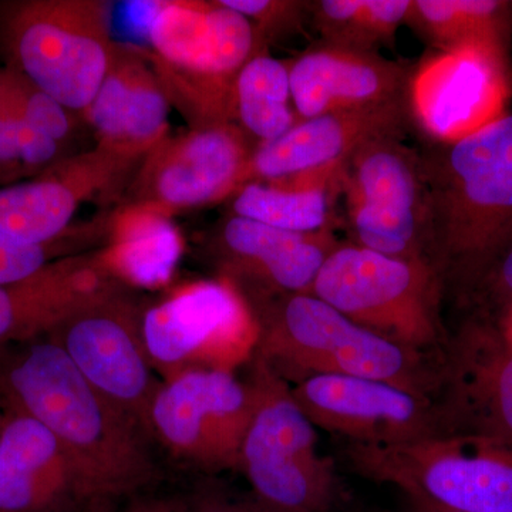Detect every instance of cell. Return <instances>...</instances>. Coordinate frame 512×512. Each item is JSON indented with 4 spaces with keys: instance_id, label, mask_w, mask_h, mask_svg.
Returning a JSON list of instances; mask_svg holds the SVG:
<instances>
[{
    "instance_id": "cell-1",
    "label": "cell",
    "mask_w": 512,
    "mask_h": 512,
    "mask_svg": "<svg viewBox=\"0 0 512 512\" xmlns=\"http://www.w3.org/2000/svg\"><path fill=\"white\" fill-rule=\"evenodd\" d=\"M0 406L56 437L96 512H114L156 478L147 431L104 399L52 339L0 348Z\"/></svg>"
},
{
    "instance_id": "cell-2",
    "label": "cell",
    "mask_w": 512,
    "mask_h": 512,
    "mask_svg": "<svg viewBox=\"0 0 512 512\" xmlns=\"http://www.w3.org/2000/svg\"><path fill=\"white\" fill-rule=\"evenodd\" d=\"M419 160L427 258L461 303L512 237V113Z\"/></svg>"
},
{
    "instance_id": "cell-3",
    "label": "cell",
    "mask_w": 512,
    "mask_h": 512,
    "mask_svg": "<svg viewBox=\"0 0 512 512\" xmlns=\"http://www.w3.org/2000/svg\"><path fill=\"white\" fill-rule=\"evenodd\" d=\"M256 318L259 340L254 356L284 380L366 377L439 397L443 352L431 355L380 338L309 293L282 296Z\"/></svg>"
},
{
    "instance_id": "cell-4",
    "label": "cell",
    "mask_w": 512,
    "mask_h": 512,
    "mask_svg": "<svg viewBox=\"0 0 512 512\" xmlns=\"http://www.w3.org/2000/svg\"><path fill=\"white\" fill-rule=\"evenodd\" d=\"M444 293L429 264L349 242L330 252L309 295L380 338L421 352H443L450 336L441 319Z\"/></svg>"
},
{
    "instance_id": "cell-5",
    "label": "cell",
    "mask_w": 512,
    "mask_h": 512,
    "mask_svg": "<svg viewBox=\"0 0 512 512\" xmlns=\"http://www.w3.org/2000/svg\"><path fill=\"white\" fill-rule=\"evenodd\" d=\"M8 67L67 110H86L106 79L116 47L99 2L28 0L0 15Z\"/></svg>"
},
{
    "instance_id": "cell-6",
    "label": "cell",
    "mask_w": 512,
    "mask_h": 512,
    "mask_svg": "<svg viewBox=\"0 0 512 512\" xmlns=\"http://www.w3.org/2000/svg\"><path fill=\"white\" fill-rule=\"evenodd\" d=\"M255 409L239 468L252 494L279 512H332L340 487L332 460L319 456L316 427L296 403L292 387L252 357Z\"/></svg>"
},
{
    "instance_id": "cell-7",
    "label": "cell",
    "mask_w": 512,
    "mask_h": 512,
    "mask_svg": "<svg viewBox=\"0 0 512 512\" xmlns=\"http://www.w3.org/2000/svg\"><path fill=\"white\" fill-rule=\"evenodd\" d=\"M360 476L451 512H512V446L443 436L399 446L348 444Z\"/></svg>"
},
{
    "instance_id": "cell-8",
    "label": "cell",
    "mask_w": 512,
    "mask_h": 512,
    "mask_svg": "<svg viewBox=\"0 0 512 512\" xmlns=\"http://www.w3.org/2000/svg\"><path fill=\"white\" fill-rule=\"evenodd\" d=\"M148 357L165 382L195 369L232 370L254 357L259 323L231 279L194 282L141 315Z\"/></svg>"
},
{
    "instance_id": "cell-9",
    "label": "cell",
    "mask_w": 512,
    "mask_h": 512,
    "mask_svg": "<svg viewBox=\"0 0 512 512\" xmlns=\"http://www.w3.org/2000/svg\"><path fill=\"white\" fill-rule=\"evenodd\" d=\"M340 195L352 244L430 265L419 151L400 138L363 147L343 168Z\"/></svg>"
},
{
    "instance_id": "cell-10",
    "label": "cell",
    "mask_w": 512,
    "mask_h": 512,
    "mask_svg": "<svg viewBox=\"0 0 512 512\" xmlns=\"http://www.w3.org/2000/svg\"><path fill=\"white\" fill-rule=\"evenodd\" d=\"M512 99L510 49L471 43L434 52L412 69L410 119L430 143H456L507 116Z\"/></svg>"
},
{
    "instance_id": "cell-11",
    "label": "cell",
    "mask_w": 512,
    "mask_h": 512,
    "mask_svg": "<svg viewBox=\"0 0 512 512\" xmlns=\"http://www.w3.org/2000/svg\"><path fill=\"white\" fill-rule=\"evenodd\" d=\"M254 409L251 380L239 382L232 370H188L161 384L148 427L174 454L204 470H238Z\"/></svg>"
},
{
    "instance_id": "cell-12",
    "label": "cell",
    "mask_w": 512,
    "mask_h": 512,
    "mask_svg": "<svg viewBox=\"0 0 512 512\" xmlns=\"http://www.w3.org/2000/svg\"><path fill=\"white\" fill-rule=\"evenodd\" d=\"M47 338L94 389L150 434L148 414L161 384L148 357L141 315L119 291L77 309Z\"/></svg>"
},
{
    "instance_id": "cell-13",
    "label": "cell",
    "mask_w": 512,
    "mask_h": 512,
    "mask_svg": "<svg viewBox=\"0 0 512 512\" xmlns=\"http://www.w3.org/2000/svg\"><path fill=\"white\" fill-rule=\"evenodd\" d=\"M313 426L359 446H399L447 436L439 399L383 380L312 376L292 387Z\"/></svg>"
},
{
    "instance_id": "cell-14",
    "label": "cell",
    "mask_w": 512,
    "mask_h": 512,
    "mask_svg": "<svg viewBox=\"0 0 512 512\" xmlns=\"http://www.w3.org/2000/svg\"><path fill=\"white\" fill-rule=\"evenodd\" d=\"M447 436L512 446V340L468 315L443 352L439 397Z\"/></svg>"
},
{
    "instance_id": "cell-15",
    "label": "cell",
    "mask_w": 512,
    "mask_h": 512,
    "mask_svg": "<svg viewBox=\"0 0 512 512\" xmlns=\"http://www.w3.org/2000/svg\"><path fill=\"white\" fill-rule=\"evenodd\" d=\"M410 121L407 104L342 111L299 121L284 136L256 148L245 184L311 174H342L350 158L363 147L387 138L403 140Z\"/></svg>"
},
{
    "instance_id": "cell-16",
    "label": "cell",
    "mask_w": 512,
    "mask_h": 512,
    "mask_svg": "<svg viewBox=\"0 0 512 512\" xmlns=\"http://www.w3.org/2000/svg\"><path fill=\"white\" fill-rule=\"evenodd\" d=\"M412 69L379 53L320 45L289 64L293 109L303 121L407 104Z\"/></svg>"
},
{
    "instance_id": "cell-17",
    "label": "cell",
    "mask_w": 512,
    "mask_h": 512,
    "mask_svg": "<svg viewBox=\"0 0 512 512\" xmlns=\"http://www.w3.org/2000/svg\"><path fill=\"white\" fill-rule=\"evenodd\" d=\"M247 141L231 123L205 124L160 148L147 167V204L161 210L200 207L245 184Z\"/></svg>"
},
{
    "instance_id": "cell-18",
    "label": "cell",
    "mask_w": 512,
    "mask_h": 512,
    "mask_svg": "<svg viewBox=\"0 0 512 512\" xmlns=\"http://www.w3.org/2000/svg\"><path fill=\"white\" fill-rule=\"evenodd\" d=\"M2 409L0 512H96L56 437L28 414Z\"/></svg>"
},
{
    "instance_id": "cell-19",
    "label": "cell",
    "mask_w": 512,
    "mask_h": 512,
    "mask_svg": "<svg viewBox=\"0 0 512 512\" xmlns=\"http://www.w3.org/2000/svg\"><path fill=\"white\" fill-rule=\"evenodd\" d=\"M100 258L53 261L0 286V348L47 338L77 309L117 291Z\"/></svg>"
},
{
    "instance_id": "cell-20",
    "label": "cell",
    "mask_w": 512,
    "mask_h": 512,
    "mask_svg": "<svg viewBox=\"0 0 512 512\" xmlns=\"http://www.w3.org/2000/svg\"><path fill=\"white\" fill-rule=\"evenodd\" d=\"M84 113L104 150L127 156L157 146L167 130L170 104L143 60L116 49L106 79Z\"/></svg>"
},
{
    "instance_id": "cell-21",
    "label": "cell",
    "mask_w": 512,
    "mask_h": 512,
    "mask_svg": "<svg viewBox=\"0 0 512 512\" xmlns=\"http://www.w3.org/2000/svg\"><path fill=\"white\" fill-rule=\"evenodd\" d=\"M340 242L332 229L299 234L234 217L222 231L229 268L285 295L311 293L320 268Z\"/></svg>"
},
{
    "instance_id": "cell-22",
    "label": "cell",
    "mask_w": 512,
    "mask_h": 512,
    "mask_svg": "<svg viewBox=\"0 0 512 512\" xmlns=\"http://www.w3.org/2000/svg\"><path fill=\"white\" fill-rule=\"evenodd\" d=\"M183 249V237L167 211L144 202L119 215L100 259L116 281L156 289L173 278Z\"/></svg>"
},
{
    "instance_id": "cell-23",
    "label": "cell",
    "mask_w": 512,
    "mask_h": 512,
    "mask_svg": "<svg viewBox=\"0 0 512 512\" xmlns=\"http://www.w3.org/2000/svg\"><path fill=\"white\" fill-rule=\"evenodd\" d=\"M79 188L76 164H55L33 180L0 187V235L30 245L56 242L82 200Z\"/></svg>"
},
{
    "instance_id": "cell-24",
    "label": "cell",
    "mask_w": 512,
    "mask_h": 512,
    "mask_svg": "<svg viewBox=\"0 0 512 512\" xmlns=\"http://www.w3.org/2000/svg\"><path fill=\"white\" fill-rule=\"evenodd\" d=\"M342 174H311L282 181H251L234 200L237 217L284 231L313 234L330 229Z\"/></svg>"
},
{
    "instance_id": "cell-25",
    "label": "cell",
    "mask_w": 512,
    "mask_h": 512,
    "mask_svg": "<svg viewBox=\"0 0 512 512\" xmlns=\"http://www.w3.org/2000/svg\"><path fill=\"white\" fill-rule=\"evenodd\" d=\"M406 25L434 52L471 43L510 49L511 2L505 0H412Z\"/></svg>"
},
{
    "instance_id": "cell-26",
    "label": "cell",
    "mask_w": 512,
    "mask_h": 512,
    "mask_svg": "<svg viewBox=\"0 0 512 512\" xmlns=\"http://www.w3.org/2000/svg\"><path fill=\"white\" fill-rule=\"evenodd\" d=\"M410 5L412 0H318L309 2V16L322 45L377 53L396 42Z\"/></svg>"
},
{
    "instance_id": "cell-27",
    "label": "cell",
    "mask_w": 512,
    "mask_h": 512,
    "mask_svg": "<svg viewBox=\"0 0 512 512\" xmlns=\"http://www.w3.org/2000/svg\"><path fill=\"white\" fill-rule=\"evenodd\" d=\"M234 106L242 127L261 144L288 133L299 123L288 64L261 53L252 56L235 82Z\"/></svg>"
},
{
    "instance_id": "cell-28",
    "label": "cell",
    "mask_w": 512,
    "mask_h": 512,
    "mask_svg": "<svg viewBox=\"0 0 512 512\" xmlns=\"http://www.w3.org/2000/svg\"><path fill=\"white\" fill-rule=\"evenodd\" d=\"M211 3H158L148 20V37L171 72L191 76L200 62L208 29Z\"/></svg>"
},
{
    "instance_id": "cell-29",
    "label": "cell",
    "mask_w": 512,
    "mask_h": 512,
    "mask_svg": "<svg viewBox=\"0 0 512 512\" xmlns=\"http://www.w3.org/2000/svg\"><path fill=\"white\" fill-rule=\"evenodd\" d=\"M0 116L22 121L59 144L72 128L69 110L12 67L0 70Z\"/></svg>"
},
{
    "instance_id": "cell-30",
    "label": "cell",
    "mask_w": 512,
    "mask_h": 512,
    "mask_svg": "<svg viewBox=\"0 0 512 512\" xmlns=\"http://www.w3.org/2000/svg\"><path fill=\"white\" fill-rule=\"evenodd\" d=\"M60 144L22 121L0 116V174L5 181L55 165Z\"/></svg>"
},
{
    "instance_id": "cell-31",
    "label": "cell",
    "mask_w": 512,
    "mask_h": 512,
    "mask_svg": "<svg viewBox=\"0 0 512 512\" xmlns=\"http://www.w3.org/2000/svg\"><path fill=\"white\" fill-rule=\"evenodd\" d=\"M470 316L500 326L512 313V237L485 266L461 302Z\"/></svg>"
},
{
    "instance_id": "cell-32",
    "label": "cell",
    "mask_w": 512,
    "mask_h": 512,
    "mask_svg": "<svg viewBox=\"0 0 512 512\" xmlns=\"http://www.w3.org/2000/svg\"><path fill=\"white\" fill-rule=\"evenodd\" d=\"M222 5L241 13L259 29L286 32L301 26L309 15V2H271V0H221Z\"/></svg>"
},
{
    "instance_id": "cell-33",
    "label": "cell",
    "mask_w": 512,
    "mask_h": 512,
    "mask_svg": "<svg viewBox=\"0 0 512 512\" xmlns=\"http://www.w3.org/2000/svg\"><path fill=\"white\" fill-rule=\"evenodd\" d=\"M60 245H30L0 235V286L35 275L53 262Z\"/></svg>"
},
{
    "instance_id": "cell-34",
    "label": "cell",
    "mask_w": 512,
    "mask_h": 512,
    "mask_svg": "<svg viewBox=\"0 0 512 512\" xmlns=\"http://www.w3.org/2000/svg\"><path fill=\"white\" fill-rule=\"evenodd\" d=\"M183 512H279L259 501L254 494L241 497L217 484L198 488L183 505Z\"/></svg>"
},
{
    "instance_id": "cell-35",
    "label": "cell",
    "mask_w": 512,
    "mask_h": 512,
    "mask_svg": "<svg viewBox=\"0 0 512 512\" xmlns=\"http://www.w3.org/2000/svg\"><path fill=\"white\" fill-rule=\"evenodd\" d=\"M126 512H183L181 507L167 503H134Z\"/></svg>"
},
{
    "instance_id": "cell-36",
    "label": "cell",
    "mask_w": 512,
    "mask_h": 512,
    "mask_svg": "<svg viewBox=\"0 0 512 512\" xmlns=\"http://www.w3.org/2000/svg\"><path fill=\"white\" fill-rule=\"evenodd\" d=\"M407 501H409L410 512H451L433 507V505L423 503V501L413 500V498H407Z\"/></svg>"
},
{
    "instance_id": "cell-37",
    "label": "cell",
    "mask_w": 512,
    "mask_h": 512,
    "mask_svg": "<svg viewBox=\"0 0 512 512\" xmlns=\"http://www.w3.org/2000/svg\"><path fill=\"white\" fill-rule=\"evenodd\" d=\"M500 328L504 330L505 335L512 340V313L501 323Z\"/></svg>"
},
{
    "instance_id": "cell-38",
    "label": "cell",
    "mask_w": 512,
    "mask_h": 512,
    "mask_svg": "<svg viewBox=\"0 0 512 512\" xmlns=\"http://www.w3.org/2000/svg\"><path fill=\"white\" fill-rule=\"evenodd\" d=\"M3 420H5V412H3L2 406H0V436H2Z\"/></svg>"
},
{
    "instance_id": "cell-39",
    "label": "cell",
    "mask_w": 512,
    "mask_h": 512,
    "mask_svg": "<svg viewBox=\"0 0 512 512\" xmlns=\"http://www.w3.org/2000/svg\"><path fill=\"white\" fill-rule=\"evenodd\" d=\"M6 183L5 178L2 177V174H0V184Z\"/></svg>"
},
{
    "instance_id": "cell-40",
    "label": "cell",
    "mask_w": 512,
    "mask_h": 512,
    "mask_svg": "<svg viewBox=\"0 0 512 512\" xmlns=\"http://www.w3.org/2000/svg\"><path fill=\"white\" fill-rule=\"evenodd\" d=\"M511 8H512V2H511Z\"/></svg>"
},
{
    "instance_id": "cell-41",
    "label": "cell",
    "mask_w": 512,
    "mask_h": 512,
    "mask_svg": "<svg viewBox=\"0 0 512 512\" xmlns=\"http://www.w3.org/2000/svg\"><path fill=\"white\" fill-rule=\"evenodd\" d=\"M382 512H386V511H382Z\"/></svg>"
}]
</instances>
